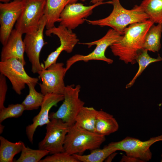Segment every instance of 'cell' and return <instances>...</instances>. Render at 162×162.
I'll use <instances>...</instances> for the list:
<instances>
[{
	"mask_svg": "<svg viewBox=\"0 0 162 162\" xmlns=\"http://www.w3.org/2000/svg\"><path fill=\"white\" fill-rule=\"evenodd\" d=\"M25 7L15 25V29L23 34L38 28L44 15L46 0H24Z\"/></svg>",
	"mask_w": 162,
	"mask_h": 162,
	"instance_id": "obj_6",
	"label": "cell"
},
{
	"mask_svg": "<svg viewBox=\"0 0 162 162\" xmlns=\"http://www.w3.org/2000/svg\"><path fill=\"white\" fill-rule=\"evenodd\" d=\"M104 136L82 129L75 124L70 127L65 139L64 152L80 154L87 150L99 148L105 141Z\"/></svg>",
	"mask_w": 162,
	"mask_h": 162,
	"instance_id": "obj_3",
	"label": "cell"
},
{
	"mask_svg": "<svg viewBox=\"0 0 162 162\" xmlns=\"http://www.w3.org/2000/svg\"><path fill=\"white\" fill-rule=\"evenodd\" d=\"M40 162H79L73 155L65 152H59L48 156Z\"/></svg>",
	"mask_w": 162,
	"mask_h": 162,
	"instance_id": "obj_28",
	"label": "cell"
},
{
	"mask_svg": "<svg viewBox=\"0 0 162 162\" xmlns=\"http://www.w3.org/2000/svg\"><path fill=\"white\" fill-rule=\"evenodd\" d=\"M14 0H0V1L2 3H6L9 2Z\"/></svg>",
	"mask_w": 162,
	"mask_h": 162,
	"instance_id": "obj_34",
	"label": "cell"
},
{
	"mask_svg": "<svg viewBox=\"0 0 162 162\" xmlns=\"http://www.w3.org/2000/svg\"><path fill=\"white\" fill-rule=\"evenodd\" d=\"M81 86L74 85L66 86L63 94V102L58 110L49 115L50 119H59L70 126L75 123V119L85 102L79 98Z\"/></svg>",
	"mask_w": 162,
	"mask_h": 162,
	"instance_id": "obj_5",
	"label": "cell"
},
{
	"mask_svg": "<svg viewBox=\"0 0 162 162\" xmlns=\"http://www.w3.org/2000/svg\"><path fill=\"white\" fill-rule=\"evenodd\" d=\"M46 127L43 139L38 143L39 149L48 151L50 154L64 152V145L70 126L59 119H50Z\"/></svg>",
	"mask_w": 162,
	"mask_h": 162,
	"instance_id": "obj_7",
	"label": "cell"
},
{
	"mask_svg": "<svg viewBox=\"0 0 162 162\" xmlns=\"http://www.w3.org/2000/svg\"><path fill=\"white\" fill-rule=\"evenodd\" d=\"M98 110L93 107L83 106L77 114L75 124L86 130L95 132Z\"/></svg>",
	"mask_w": 162,
	"mask_h": 162,
	"instance_id": "obj_19",
	"label": "cell"
},
{
	"mask_svg": "<svg viewBox=\"0 0 162 162\" xmlns=\"http://www.w3.org/2000/svg\"><path fill=\"white\" fill-rule=\"evenodd\" d=\"M122 35L111 28L108 31L103 37L98 40L89 42H79L78 44L86 45L88 48L94 45L96 46L92 52L88 55L76 54L68 59L66 62V72L74 64L79 61L87 62L91 60H99L105 62L108 64H112L113 60L106 56V50L108 47L119 40Z\"/></svg>",
	"mask_w": 162,
	"mask_h": 162,
	"instance_id": "obj_4",
	"label": "cell"
},
{
	"mask_svg": "<svg viewBox=\"0 0 162 162\" xmlns=\"http://www.w3.org/2000/svg\"><path fill=\"white\" fill-rule=\"evenodd\" d=\"M64 65L62 62H56L38 73L41 81L39 84L41 92L44 95L63 94L66 87L64 79L66 73Z\"/></svg>",
	"mask_w": 162,
	"mask_h": 162,
	"instance_id": "obj_10",
	"label": "cell"
},
{
	"mask_svg": "<svg viewBox=\"0 0 162 162\" xmlns=\"http://www.w3.org/2000/svg\"><path fill=\"white\" fill-rule=\"evenodd\" d=\"M113 147L108 144L103 148H97L91 150L90 154L73 155L79 162H103L111 154L116 151Z\"/></svg>",
	"mask_w": 162,
	"mask_h": 162,
	"instance_id": "obj_22",
	"label": "cell"
},
{
	"mask_svg": "<svg viewBox=\"0 0 162 162\" xmlns=\"http://www.w3.org/2000/svg\"><path fill=\"white\" fill-rule=\"evenodd\" d=\"M112 1L100 2L90 6H86L76 2L67 5L60 16V24L72 30L83 23L85 19L90 15L93 10L102 4H111Z\"/></svg>",
	"mask_w": 162,
	"mask_h": 162,
	"instance_id": "obj_14",
	"label": "cell"
},
{
	"mask_svg": "<svg viewBox=\"0 0 162 162\" xmlns=\"http://www.w3.org/2000/svg\"><path fill=\"white\" fill-rule=\"evenodd\" d=\"M4 126L2 124H1L0 123V134H2L3 131V130L4 129Z\"/></svg>",
	"mask_w": 162,
	"mask_h": 162,
	"instance_id": "obj_33",
	"label": "cell"
},
{
	"mask_svg": "<svg viewBox=\"0 0 162 162\" xmlns=\"http://www.w3.org/2000/svg\"><path fill=\"white\" fill-rule=\"evenodd\" d=\"M46 24V19L44 15L38 28L34 32L25 34L23 40L25 52L31 64L32 71L33 74L44 69L43 64L40 62V56L43 47L47 43L45 42L44 38V31Z\"/></svg>",
	"mask_w": 162,
	"mask_h": 162,
	"instance_id": "obj_9",
	"label": "cell"
},
{
	"mask_svg": "<svg viewBox=\"0 0 162 162\" xmlns=\"http://www.w3.org/2000/svg\"><path fill=\"white\" fill-rule=\"evenodd\" d=\"M78 0H46L44 15L46 19V29L53 28L56 22H59L61 14L67 5Z\"/></svg>",
	"mask_w": 162,
	"mask_h": 162,
	"instance_id": "obj_17",
	"label": "cell"
},
{
	"mask_svg": "<svg viewBox=\"0 0 162 162\" xmlns=\"http://www.w3.org/2000/svg\"><path fill=\"white\" fill-rule=\"evenodd\" d=\"M24 65L18 60L12 58L0 62V72L7 77L16 94L20 95L25 85L33 83L37 84L38 78L29 76L24 68Z\"/></svg>",
	"mask_w": 162,
	"mask_h": 162,
	"instance_id": "obj_11",
	"label": "cell"
},
{
	"mask_svg": "<svg viewBox=\"0 0 162 162\" xmlns=\"http://www.w3.org/2000/svg\"><path fill=\"white\" fill-rule=\"evenodd\" d=\"M121 162H142L138 159L128 156L127 155H123L120 161Z\"/></svg>",
	"mask_w": 162,
	"mask_h": 162,
	"instance_id": "obj_30",
	"label": "cell"
},
{
	"mask_svg": "<svg viewBox=\"0 0 162 162\" xmlns=\"http://www.w3.org/2000/svg\"><path fill=\"white\" fill-rule=\"evenodd\" d=\"M148 51L146 50L143 49L136 58V61L139 65L138 70L132 79L126 85V88H130L133 86L137 78L149 65L152 63L162 61V57L159 55L157 58H153L149 56Z\"/></svg>",
	"mask_w": 162,
	"mask_h": 162,
	"instance_id": "obj_25",
	"label": "cell"
},
{
	"mask_svg": "<svg viewBox=\"0 0 162 162\" xmlns=\"http://www.w3.org/2000/svg\"><path fill=\"white\" fill-rule=\"evenodd\" d=\"M45 34L48 36H51L52 34L57 36L59 39L60 45L54 51L51 53L44 61V69L56 63L58 57L62 51H65L68 53L71 52L79 41L76 34L72 30L60 25L58 27L55 26L46 29Z\"/></svg>",
	"mask_w": 162,
	"mask_h": 162,
	"instance_id": "obj_13",
	"label": "cell"
},
{
	"mask_svg": "<svg viewBox=\"0 0 162 162\" xmlns=\"http://www.w3.org/2000/svg\"><path fill=\"white\" fill-rule=\"evenodd\" d=\"M118 123L113 116L102 110H98L95 124V132L107 136L116 131Z\"/></svg>",
	"mask_w": 162,
	"mask_h": 162,
	"instance_id": "obj_18",
	"label": "cell"
},
{
	"mask_svg": "<svg viewBox=\"0 0 162 162\" xmlns=\"http://www.w3.org/2000/svg\"><path fill=\"white\" fill-rule=\"evenodd\" d=\"M112 2L113 8L108 16L95 20L85 19V21L92 25L110 27L123 35L124 30L129 25L149 19L140 5H136L131 10H128L122 6L119 0H112Z\"/></svg>",
	"mask_w": 162,
	"mask_h": 162,
	"instance_id": "obj_2",
	"label": "cell"
},
{
	"mask_svg": "<svg viewBox=\"0 0 162 162\" xmlns=\"http://www.w3.org/2000/svg\"><path fill=\"white\" fill-rule=\"evenodd\" d=\"M0 162H12L14 156L21 152L23 142H11L0 136Z\"/></svg>",
	"mask_w": 162,
	"mask_h": 162,
	"instance_id": "obj_21",
	"label": "cell"
},
{
	"mask_svg": "<svg viewBox=\"0 0 162 162\" xmlns=\"http://www.w3.org/2000/svg\"><path fill=\"white\" fill-rule=\"evenodd\" d=\"M23 34L14 29L6 43L3 46L1 54V61L15 58L20 61L25 66V46L22 39Z\"/></svg>",
	"mask_w": 162,
	"mask_h": 162,
	"instance_id": "obj_16",
	"label": "cell"
},
{
	"mask_svg": "<svg viewBox=\"0 0 162 162\" xmlns=\"http://www.w3.org/2000/svg\"><path fill=\"white\" fill-rule=\"evenodd\" d=\"M162 141V134L157 136L152 137L148 140L142 141L139 139L127 136L122 140L112 142L109 144L117 151L125 152L126 155L136 158L142 162L150 160L152 154L150 146L156 142Z\"/></svg>",
	"mask_w": 162,
	"mask_h": 162,
	"instance_id": "obj_8",
	"label": "cell"
},
{
	"mask_svg": "<svg viewBox=\"0 0 162 162\" xmlns=\"http://www.w3.org/2000/svg\"><path fill=\"white\" fill-rule=\"evenodd\" d=\"M36 84L30 83L27 85L29 88V93L21 103L25 110L38 109L44 101L45 95L36 90L35 87Z\"/></svg>",
	"mask_w": 162,
	"mask_h": 162,
	"instance_id": "obj_24",
	"label": "cell"
},
{
	"mask_svg": "<svg viewBox=\"0 0 162 162\" xmlns=\"http://www.w3.org/2000/svg\"><path fill=\"white\" fill-rule=\"evenodd\" d=\"M8 89L6 77L0 74V110L4 107V104Z\"/></svg>",
	"mask_w": 162,
	"mask_h": 162,
	"instance_id": "obj_29",
	"label": "cell"
},
{
	"mask_svg": "<svg viewBox=\"0 0 162 162\" xmlns=\"http://www.w3.org/2000/svg\"><path fill=\"white\" fill-rule=\"evenodd\" d=\"M82 2H85L87 0H80ZM107 0H91V2L93 4L100 2H103V1Z\"/></svg>",
	"mask_w": 162,
	"mask_h": 162,
	"instance_id": "obj_32",
	"label": "cell"
},
{
	"mask_svg": "<svg viewBox=\"0 0 162 162\" xmlns=\"http://www.w3.org/2000/svg\"><path fill=\"white\" fill-rule=\"evenodd\" d=\"M24 7V0L0 3V41L3 45L8 40Z\"/></svg>",
	"mask_w": 162,
	"mask_h": 162,
	"instance_id": "obj_12",
	"label": "cell"
},
{
	"mask_svg": "<svg viewBox=\"0 0 162 162\" xmlns=\"http://www.w3.org/2000/svg\"><path fill=\"white\" fill-rule=\"evenodd\" d=\"M25 110L21 104H11L0 110V123L9 118H18L20 117Z\"/></svg>",
	"mask_w": 162,
	"mask_h": 162,
	"instance_id": "obj_27",
	"label": "cell"
},
{
	"mask_svg": "<svg viewBox=\"0 0 162 162\" xmlns=\"http://www.w3.org/2000/svg\"><path fill=\"white\" fill-rule=\"evenodd\" d=\"M161 162H162V154H161Z\"/></svg>",
	"mask_w": 162,
	"mask_h": 162,
	"instance_id": "obj_35",
	"label": "cell"
},
{
	"mask_svg": "<svg viewBox=\"0 0 162 162\" xmlns=\"http://www.w3.org/2000/svg\"><path fill=\"white\" fill-rule=\"evenodd\" d=\"M64 99L63 94H49L45 95L40 112L33 118L32 123L26 128V135L32 144L33 143V136L37 128L50 122L49 111L50 109L53 106H56L58 102Z\"/></svg>",
	"mask_w": 162,
	"mask_h": 162,
	"instance_id": "obj_15",
	"label": "cell"
},
{
	"mask_svg": "<svg viewBox=\"0 0 162 162\" xmlns=\"http://www.w3.org/2000/svg\"><path fill=\"white\" fill-rule=\"evenodd\" d=\"M140 5L154 23H162V0H143Z\"/></svg>",
	"mask_w": 162,
	"mask_h": 162,
	"instance_id": "obj_23",
	"label": "cell"
},
{
	"mask_svg": "<svg viewBox=\"0 0 162 162\" xmlns=\"http://www.w3.org/2000/svg\"><path fill=\"white\" fill-rule=\"evenodd\" d=\"M162 33V23L152 25L146 34L142 49L154 52H158L161 48Z\"/></svg>",
	"mask_w": 162,
	"mask_h": 162,
	"instance_id": "obj_20",
	"label": "cell"
},
{
	"mask_svg": "<svg viewBox=\"0 0 162 162\" xmlns=\"http://www.w3.org/2000/svg\"><path fill=\"white\" fill-rule=\"evenodd\" d=\"M49 154L46 150L33 149L26 147L23 143V147L20 157L16 162H38L44 156Z\"/></svg>",
	"mask_w": 162,
	"mask_h": 162,
	"instance_id": "obj_26",
	"label": "cell"
},
{
	"mask_svg": "<svg viewBox=\"0 0 162 162\" xmlns=\"http://www.w3.org/2000/svg\"><path fill=\"white\" fill-rule=\"evenodd\" d=\"M114 152L111 154H110L106 159L105 161L106 162H111L114 158V157L116 156V153Z\"/></svg>",
	"mask_w": 162,
	"mask_h": 162,
	"instance_id": "obj_31",
	"label": "cell"
},
{
	"mask_svg": "<svg viewBox=\"0 0 162 162\" xmlns=\"http://www.w3.org/2000/svg\"><path fill=\"white\" fill-rule=\"evenodd\" d=\"M154 22L149 19L129 25L124 30L122 38L110 46L113 55L127 64H135L142 49L145 36Z\"/></svg>",
	"mask_w": 162,
	"mask_h": 162,
	"instance_id": "obj_1",
	"label": "cell"
}]
</instances>
